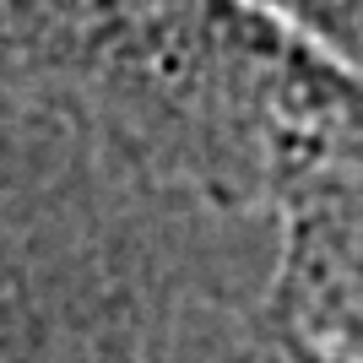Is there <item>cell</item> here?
Here are the masks:
<instances>
[{"mask_svg": "<svg viewBox=\"0 0 363 363\" xmlns=\"http://www.w3.org/2000/svg\"><path fill=\"white\" fill-rule=\"evenodd\" d=\"M217 217L233 212L82 152L0 217V363H152L217 282Z\"/></svg>", "mask_w": 363, "mask_h": 363, "instance_id": "cell-1", "label": "cell"}, {"mask_svg": "<svg viewBox=\"0 0 363 363\" xmlns=\"http://www.w3.org/2000/svg\"><path fill=\"white\" fill-rule=\"evenodd\" d=\"M303 55L363 87V0H228Z\"/></svg>", "mask_w": 363, "mask_h": 363, "instance_id": "cell-2", "label": "cell"}, {"mask_svg": "<svg viewBox=\"0 0 363 363\" xmlns=\"http://www.w3.org/2000/svg\"><path fill=\"white\" fill-rule=\"evenodd\" d=\"M82 152L87 147L71 130H60L49 114H38V108L0 92V217L11 212L28 190H38L60 168H71Z\"/></svg>", "mask_w": 363, "mask_h": 363, "instance_id": "cell-3", "label": "cell"}, {"mask_svg": "<svg viewBox=\"0 0 363 363\" xmlns=\"http://www.w3.org/2000/svg\"><path fill=\"white\" fill-rule=\"evenodd\" d=\"M298 196H352L363 201V87H347L309 130L282 201Z\"/></svg>", "mask_w": 363, "mask_h": 363, "instance_id": "cell-4", "label": "cell"}]
</instances>
